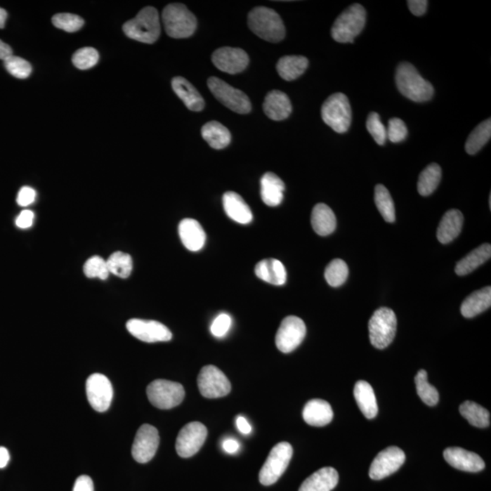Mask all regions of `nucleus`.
Wrapping results in <instances>:
<instances>
[{
	"label": "nucleus",
	"instance_id": "9",
	"mask_svg": "<svg viewBox=\"0 0 491 491\" xmlns=\"http://www.w3.org/2000/svg\"><path fill=\"white\" fill-rule=\"evenodd\" d=\"M147 395L154 407L160 410H171L183 401L185 390L180 383L157 379L148 386Z\"/></svg>",
	"mask_w": 491,
	"mask_h": 491
},
{
	"label": "nucleus",
	"instance_id": "15",
	"mask_svg": "<svg viewBox=\"0 0 491 491\" xmlns=\"http://www.w3.org/2000/svg\"><path fill=\"white\" fill-rule=\"evenodd\" d=\"M405 460V453L400 447H387L373 460L370 465L369 477L374 480H383L398 471Z\"/></svg>",
	"mask_w": 491,
	"mask_h": 491
},
{
	"label": "nucleus",
	"instance_id": "19",
	"mask_svg": "<svg viewBox=\"0 0 491 491\" xmlns=\"http://www.w3.org/2000/svg\"><path fill=\"white\" fill-rule=\"evenodd\" d=\"M445 460L452 467L467 472H480L485 468V462L478 454L468 452L461 447H447L444 450Z\"/></svg>",
	"mask_w": 491,
	"mask_h": 491
},
{
	"label": "nucleus",
	"instance_id": "12",
	"mask_svg": "<svg viewBox=\"0 0 491 491\" xmlns=\"http://www.w3.org/2000/svg\"><path fill=\"white\" fill-rule=\"evenodd\" d=\"M307 329L304 321L296 316L285 317L276 335L277 348L283 353L295 351L304 341Z\"/></svg>",
	"mask_w": 491,
	"mask_h": 491
},
{
	"label": "nucleus",
	"instance_id": "1",
	"mask_svg": "<svg viewBox=\"0 0 491 491\" xmlns=\"http://www.w3.org/2000/svg\"><path fill=\"white\" fill-rule=\"evenodd\" d=\"M396 83L400 93L410 100L425 102L433 97V86L419 75L412 64L403 63L398 65Z\"/></svg>",
	"mask_w": 491,
	"mask_h": 491
},
{
	"label": "nucleus",
	"instance_id": "52",
	"mask_svg": "<svg viewBox=\"0 0 491 491\" xmlns=\"http://www.w3.org/2000/svg\"><path fill=\"white\" fill-rule=\"evenodd\" d=\"M34 221V213L29 209H25L16 219V225L20 228H29L32 226Z\"/></svg>",
	"mask_w": 491,
	"mask_h": 491
},
{
	"label": "nucleus",
	"instance_id": "54",
	"mask_svg": "<svg viewBox=\"0 0 491 491\" xmlns=\"http://www.w3.org/2000/svg\"><path fill=\"white\" fill-rule=\"evenodd\" d=\"M237 427L240 432L244 435H249L251 433V426L244 417L240 416L237 418Z\"/></svg>",
	"mask_w": 491,
	"mask_h": 491
},
{
	"label": "nucleus",
	"instance_id": "3",
	"mask_svg": "<svg viewBox=\"0 0 491 491\" xmlns=\"http://www.w3.org/2000/svg\"><path fill=\"white\" fill-rule=\"evenodd\" d=\"M123 32L129 39L138 42L155 43L162 32L159 12L152 7L141 9L137 17L123 25Z\"/></svg>",
	"mask_w": 491,
	"mask_h": 491
},
{
	"label": "nucleus",
	"instance_id": "48",
	"mask_svg": "<svg viewBox=\"0 0 491 491\" xmlns=\"http://www.w3.org/2000/svg\"><path fill=\"white\" fill-rule=\"evenodd\" d=\"M231 324H233V320H231L230 315L226 313L219 314L211 324V332L212 335L217 336V338H222V336H226L227 333L230 332Z\"/></svg>",
	"mask_w": 491,
	"mask_h": 491
},
{
	"label": "nucleus",
	"instance_id": "36",
	"mask_svg": "<svg viewBox=\"0 0 491 491\" xmlns=\"http://www.w3.org/2000/svg\"><path fill=\"white\" fill-rule=\"evenodd\" d=\"M491 137L490 119L476 126L466 142V151L469 155H475L483 148Z\"/></svg>",
	"mask_w": 491,
	"mask_h": 491
},
{
	"label": "nucleus",
	"instance_id": "32",
	"mask_svg": "<svg viewBox=\"0 0 491 491\" xmlns=\"http://www.w3.org/2000/svg\"><path fill=\"white\" fill-rule=\"evenodd\" d=\"M491 257V246L489 243H485L478 248L472 250L469 254L458 262L455 268L457 275L466 276L480 266L489 261Z\"/></svg>",
	"mask_w": 491,
	"mask_h": 491
},
{
	"label": "nucleus",
	"instance_id": "57",
	"mask_svg": "<svg viewBox=\"0 0 491 491\" xmlns=\"http://www.w3.org/2000/svg\"><path fill=\"white\" fill-rule=\"evenodd\" d=\"M8 18V13L5 9L0 8V29H4L6 20Z\"/></svg>",
	"mask_w": 491,
	"mask_h": 491
},
{
	"label": "nucleus",
	"instance_id": "53",
	"mask_svg": "<svg viewBox=\"0 0 491 491\" xmlns=\"http://www.w3.org/2000/svg\"><path fill=\"white\" fill-rule=\"evenodd\" d=\"M222 447L227 453L234 454L240 450V443L234 438H227L222 444Z\"/></svg>",
	"mask_w": 491,
	"mask_h": 491
},
{
	"label": "nucleus",
	"instance_id": "21",
	"mask_svg": "<svg viewBox=\"0 0 491 491\" xmlns=\"http://www.w3.org/2000/svg\"><path fill=\"white\" fill-rule=\"evenodd\" d=\"M266 115L275 122L288 119L292 114V102L287 94L280 91H273L266 96L263 104Z\"/></svg>",
	"mask_w": 491,
	"mask_h": 491
},
{
	"label": "nucleus",
	"instance_id": "24",
	"mask_svg": "<svg viewBox=\"0 0 491 491\" xmlns=\"http://www.w3.org/2000/svg\"><path fill=\"white\" fill-rule=\"evenodd\" d=\"M171 85L173 91L184 102L188 110L196 111V112L203 110L205 101L195 86L190 81L182 77H175L172 79Z\"/></svg>",
	"mask_w": 491,
	"mask_h": 491
},
{
	"label": "nucleus",
	"instance_id": "30",
	"mask_svg": "<svg viewBox=\"0 0 491 491\" xmlns=\"http://www.w3.org/2000/svg\"><path fill=\"white\" fill-rule=\"evenodd\" d=\"M354 397L363 415L369 419H374L379 407L372 385L365 381H358L354 388Z\"/></svg>",
	"mask_w": 491,
	"mask_h": 491
},
{
	"label": "nucleus",
	"instance_id": "11",
	"mask_svg": "<svg viewBox=\"0 0 491 491\" xmlns=\"http://www.w3.org/2000/svg\"><path fill=\"white\" fill-rule=\"evenodd\" d=\"M200 394L207 398L227 396L231 391V384L226 375L217 367L209 365L202 367L197 377Z\"/></svg>",
	"mask_w": 491,
	"mask_h": 491
},
{
	"label": "nucleus",
	"instance_id": "37",
	"mask_svg": "<svg viewBox=\"0 0 491 491\" xmlns=\"http://www.w3.org/2000/svg\"><path fill=\"white\" fill-rule=\"evenodd\" d=\"M441 180V169L436 163L428 165L419 175L418 191L421 196L431 195L436 190Z\"/></svg>",
	"mask_w": 491,
	"mask_h": 491
},
{
	"label": "nucleus",
	"instance_id": "33",
	"mask_svg": "<svg viewBox=\"0 0 491 491\" xmlns=\"http://www.w3.org/2000/svg\"><path fill=\"white\" fill-rule=\"evenodd\" d=\"M308 60L302 55H285L277 64L280 76L287 81H292L302 75L308 69Z\"/></svg>",
	"mask_w": 491,
	"mask_h": 491
},
{
	"label": "nucleus",
	"instance_id": "34",
	"mask_svg": "<svg viewBox=\"0 0 491 491\" xmlns=\"http://www.w3.org/2000/svg\"><path fill=\"white\" fill-rule=\"evenodd\" d=\"M202 135L204 140L215 150H223L230 144L231 134L226 126L218 122L206 123L202 126Z\"/></svg>",
	"mask_w": 491,
	"mask_h": 491
},
{
	"label": "nucleus",
	"instance_id": "42",
	"mask_svg": "<svg viewBox=\"0 0 491 491\" xmlns=\"http://www.w3.org/2000/svg\"><path fill=\"white\" fill-rule=\"evenodd\" d=\"M84 274L89 279H100L106 280L110 276L109 268H107V261L100 256H93L86 261L83 267Z\"/></svg>",
	"mask_w": 491,
	"mask_h": 491
},
{
	"label": "nucleus",
	"instance_id": "13",
	"mask_svg": "<svg viewBox=\"0 0 491 491\" xmlns=\"http://www.w3.org/2000/svg\"><path fill=\"white\" fill-rule=\"evenodd\" d=\"M208 436V429L200 422H190L184 426L178 435L176 450L181 458H190L199 452Z\"/></svg>",
	"mask_w": 491,
	"mask_h": 491
},
{
	"label": "nucleus",
	"instance_id": "39",
	"mask_svg": "<svg viewBox=\"0 0 491 491\" xmlns=\"http://www.w3.org/2000/svg\"><path fill=\"white\" fill-rule=\"evenodd\" d=\"M375 203L378 211L381 212L383 218L388 223H393L395 217V206L390 191L383 185H377L375 188Z\"/></svg>",
	"mask_w": 491,
	"mask_h": 491
},
{
	"label": "nucleus",
	"instance_id": "26",
	"mask_svg": "<svg viewBox=\"0 0 491 491\" xmlns=\"http://www.w3.org/2000/svg\"><path fill=\"white\" fill-rule=\"evenodd\" d=\"M463 222H464V217L458 209H450L445 213L438 228V242L443 244L452 242L461 231Z\"/></svg>",
	"mask_w": 491,
	"mask_h": 491
},
{
	"label": "nucleus",
	"instance_id": "55",
	"mask_svg": "<svg viewBox=\"0 0 491 491\" xmlns=\"http://www.w3.org/2000/svg\"><path fill=\"white\" fill-rule=\"evenodd\" d=\"M13 54L12 49L8 44L0 40V60H5L6 58L11 57Z\"/></svg>",
	"mask_w": 491,
	"mask_h": 491
},
{
	"label": "nucleus",
	"instance_id": "50",
	"mask_svg": "<svg viewBox=\"0 0 491 491\" xmlns=\"http://www.w3.org/2000/svg\"><path fill=\"white\" fill-rule=\"evenodd\" d=\"M73 491H94L93 481L89 476H80L75 481Z\"/></svg>",
	"mask_w": 491,
	"mask_h": 491
},
{
	"label": "nucleus",
	"instance_id": "51",
	"mask_svg": "<svg viewBox=\"0 0 491 491\" xmlns=\"http://www.w3.org/2000/svg\"><path fill=\"white\" fill-rule=\"evenodd\" d=\"M407 6L413 15L421 17L427 11L428 1L426 0H410L407 1Z\"/></svg>",
	"mask_w": 491,
	"mask_h": 491
},
{
	"label": "nucleus",
	"instance_id": "38",
	"mask_svg": "<svg viewBox=\"0 0 491 491\" xmlns=\"http://www.w3.org/2000/svg\"><path fill=\"white\" fill-rule=\"evenodd\" d=\"M107 265L110 273L115 275L120 279H128L132 273L133 261L131 256L126 254L125 252H114L107 258Z\"/></svg>",
	"mask_w": 491,
	"mask_h": 491
},
{
	"label": "nucleus",
	"instance_id": "16",
	"mask_svg": "<svg viewBox=\"0 0 491 491\" xmlns=\"http://www.w3.org/2000/svg\"><path fill=\"white\" fill-rule=\"evenodd\" d=\"M126 329L133 336L147 343L169 341L172 333L164 324L155 320H129Z\"/></svg>",
	"mask_w": 491,
	"mask_h": 491
},
{
	"label": "nucleus",
	"instance_id": "23",
	"mask_svg": "<svg viewBox=\"0 0 491 491\" xmlns=\"http://www.w3.org/2000/svg\"><path fill=\"white\" fill-rule=\"evenodd\" d=\"M338 483V471L334 468L326 467L306 478L299 491H332Z\"/></svg>",
	"mask_w": 491,
	"mask_h": 491
},
{
	"label": "nucleus",
	"instance_id": "7",
	"mask_svg": "<svg viewBox=\"0 0 491 491\" xmlns=\"http://www.w3.org/2000/svg\"><path fill=\"white\" fill-rule=\"evenodd\" d=\"M323 122L336 133H345L351 124V107L347 96L335 93L327 98L321 107Z\"/></svg>",
	"mask_w": 491,
	"mask_h": 491
},
{
	"label": "nucleus",
	"instance_id": "2",
	"mask_svg": "<svg viewBox=\"0 0 491 491\" xmlns=\"http://www.w3.org/2000/svg\"><path fill=\"white\" fill-rule=\"evenodd\" d=\"M249 29L266 41L277 43L285 38L286 30L282 20L273 9L258 7L249 12Z\"/></svg>",
	"mask_w": 491,
	"mask_h": 491
},
{
	"label": "nucleus",
	"instance_id": "14",
	"mask_svg": "<svg viewBox=\"0 0 491 491\" xmlns=\"http://www.w3.org/2000/svg\"><path fill=\"white\" fill-rule=\"evenodd\" d=\"M86 397L96 412H105L110 409L113 398V388L106 376L95 373L86 382Z\"/></svg>",
	"mask_w": 491,
	"mask_h": 491
},
{
	"label": "nucleus",
	"instance_id": "25",
	"mask_svg": "<svg viewBox=\"0 0 491 491\" xmlns=\"http://www.w3.org/2000/svg\"><path fill=\"white\" fill-rule=\"evenodd\" d=\"M223 207L228 217L240 224H249L253 215L248 204L242 197L233 191H228L223 196Z\"/></svg>",
	"mask_w": 491,
	"mask_h": 491
},
{
	"label": "nucleus",
	"instance_id": "17",
	"mask_svg": "<svg viewBox=\"0 0 491 491\" xmlns=\"http://www.w3.org/2000/svg\"><path fill=\"white\" fill-rule=\"evenodd\" d=\"M159 445V431L150 424L142 425L132 445L133 459L138 463H147L154 458Z\"/></svg>",
	"mask_w": 491,
	"mask_h": 491
},
{
	"label": "nucleus",
	"instance_id": "40",
	"mask_svg": "<svg viewBox=\"0 0 491 491\" xmlns=\"http://www.w3.org/2000/svg\"><path fill=\"white\" fill-rule=\"evenodd\" d=\"M417 392L419 398L428 406L437 405L440 396L436 388L429 384L428 381V373L424 369H421L415 377Z\"/></svg>",
	"mask_w": 491,
	"mask_h": 491
},
{
	"label": "nucleus",
	"instance_id": "31",
	"mask_svg": "<svg viewBox=\"0 0 491 491\" xmlns=\"http://www.w3.org/2000/svg\"><path fill=\"white\" fill-rule=\"evenodd\" d=\"M491 306V288H486L477 290L469 295L467 299L463 301L460 311L463 317L467 319H471L483 313Z\"/></svg>",
	"mask_w": 491,
	"mask_h": 491
},
{
	"label": "nucleus",
	"instance_id": "6",
	"mask_svg": "<svg viewBox=\"0 0 491 491\" xmlns=\"http://www.w3.org/2000/svg\"><path fill=\"white\" fill-rule=\"evenodd\" d=\"M369 330L370 343L379 350L387 348L396 335V314L388 308H379L370 317Z\"/></svg>",
	"mask_w": 491,
	"mask_h": 491
},
{
	"label": "nucleus",
	"instance_id": "22",
	"mask_svg": "<svg viewBox=\"0 0 491 491\" xmlns=\"http://www.w3.org/2000/svg\"><path fill=\"white\" fill-rule=\"evenodd\" d=\"M302 415L307 424L313 427H324L332 421L333 410L327 401L315 398L306 404Z\"/></svg>",
	"mask_w": 491,
	"mask_h": 491
},
{
	"label": "nucleus",
	"instance_id": "29",
	"mask_svg": "<svg viewBox=\"0 0 491 491\" xmlns=\"http://www.w3.org/2000/svg\"><path fill=\"white\" fill-rule=\"evenodd\" d=\"M311 225L315 233L319 234L320 236H329L334 233L336 227L334 212L326 204H317L312 211Z\"/></svg>",
	"mask_w": 491,
	"mask_h": 491
},
{
	"label": "nucleus",
	"instance_id": "20",
	"mask_svg": "<svg viewBox=\"0 0 491 491\" xmlns=\"http://www.w3.org/2000/svg\"><path fill=\"white\" fill-rule=\"evenodd\" d=\"M178 234L183 245L190 251H199L205 245V231L196 219H183L178 225Z\"/></svg>",
	"mask_w": 491,
	"mask_h": 491
},
{
	"label": "nucleus",
	"instance_id": "45",
	"mask_svg": "<svg viewBox=\"0 0 491 491\" xmlns=\"http://www.w3.org/2000/svg\"><path fill=\"white\" fill-rule=\"evenodd\" d=\"M52 23L55 27L63 30L64 32L73 33L79 32L84 26V20L77 15L70 13H61L55 15L52 18Z\"/></svg>",
	"mask_w": 491,
	"mask_h": 491
},
{
	"label": "nucleus",
	"instance_id": "49",
	"mask_svg": "<svg viewBox=\"0 0 491 491\" xmlns=\"http://www.w3.org/2000/svg\"><path fill=\"white\" fill-rule=\"evenodd\" d=\"M35 199V190L30 187H23L18 192L17 202L21 207H27L32 205Z\"/></svg>",
	"mask_w": 491,
	"mask_h": 491
},
{
	"label": "nucleus",
	"instance_id": "41",
	"mask_svg": "<svg viewBox=\"0 0 491 491\" xmlns=\"http://www.w3.org/2000/svg\"><path fill=\"white\" fill-rule=\"evenodd\" d=\"M348 276V268L346 262L342 259H333L327 266L325 270V279L329 286L338 288L343 285Z\"/></svg>",
	"mask_w": 491,
	"mask_h": 491
},
{
	"label": "nucleus",
	"instance_id": "5",
	"mask_svg": "<svg viewBox=\"0 0 491 491\" xmlns=\"http://www.w3.org/2000/svg\"><path fill=\"white\" fill-rule=\"evenodd\" d=\"M366 24V11L360 4H353L336 18L332 30V38L339 43H352L362 32Z\"/></svg>",
	"mask_w": 491,
	"mask_h": 491
},
{
	"label": "nucleus",
	"instance_id": "10",
	"mask_svg": "<svg viewBox=\"0 0 491 491\" xmlns=\"http://www.w3.org/2000/svg\"><path fill=\"white\" fill-rule=\"evenodd\" d=\"M208 86L214 97L228 109L239 114H248L251 111V102L248 96L223 80L211 77L208 79Z\"/></svg>",
	"mask_w": 491,
	"mask_h": 491
},
{
	"label": "nucleus",
	"instance_id": "4",
	"mask_svg": "<svg viewBox=\"0 0 491 491\" xmlns=\"http://www.w3.org/2000/svg\"><path fill=\"white\" fill-rule=\"evenodd\" d=\"M162 22L166 33L173 39H187L197 29V18L186 6L174 3L163 9Z\"/></svg>",
	"mask_w": 491,
	"mask_h": 491
},
{
	"label": "nucleus",
	"instance_id": "28",
	"mask_svg": "<svg viewBox=\"0 0 491 491\" xmlns=\"http://www.w3.org/2000/svg\"><path fill=\"white\" fill-rule=\"evenodd\" d=\"M261 199L266 205L270 207L280 205L283 200L285 184L276 174L273 172L266 173L261 178Z\"/></svg>",
	"mask_w": 491,
	"mask_h": 491
},
{
	"label": "nucleus",
	"instance_id": "27",
	"mask_svg": "<svg viewBox=\"0 0 491 491\" xmlns=\"http://www.w3.org/2000/svg\"><path fill=\"white\" fill-rule=\"evenodd\" d=\"M255 273L258 279L275 286H282L286 283V268L277 259L266 258L259 261L256 265Z\"/></svg>",
	"mask_w": 491,
	"mask_h": 491
},
{
	"label": "nucleus",
	"instance_id": "46",
	"mask_svg": "<svg viewBox=\"0 0 491 491\" xmlns=\"http://www.w3.org/2000/svg\"><path fill=\"white\" fill-rule=\"evenodd\" d=\"M367 129L369 134L374 138L377 144L384 145L387 140V129L382 124L381 117L378 113L372 112L367 117Z\"/></svg>",
	"mask_w": 491,
	"mask_h": 491
},
{
	"label": "nucleus",
	"instance_id": "47",
	"mask_svg": "<svg viewBox=\"0 0 491 491\" xmlns=\"http://www.w3.org/2000/svg\"><path fill=\"white\" fill-rule=\"evenodd\" d=\"M407 136V129L405 123L400 119H391L388 122L387 129V138L393 143H400V142L405 140Z\"/></svg>",
	"mask_w": 491,
	"mask_h": 491
},
{
	"label": "nucleus",
	"instance_id": "8",
	"mask_svg": "<svg viewBox=\"0 0 491 491\" xmlns=\"http://www.w3.org/2000/svg\"><path fill=\"white\" fill-rule=\"evenodd\" d=\"M293 449L288 443H280L271 450L270 455L259 471V483L270 486L280 480L292 460Z\"/></svg>",
	"mask_w": 491,
	"mask_h": 491
},
{
	"label": "nucleus",
	"instance_id": "44",
	"mask_svg": "<svg viewBox=\"0 0 491 491\" xmlns=\"http://www.w3.org/2000/svg\"><path fill=\"white\" fill-rule=\"evenodd\" d=\"M4 65L8 72L11 74L15 78L27 79L29 78L32 72V67L29 61L25 60L20 57H16V55H12L11 57L6 58Z\"/></svg>",
	"mask_w": 491,
	"mask_h": 491
},
{
	"label": "nucleus",
	"instance_id": "35",
	"mask_svg": "<svg viewBox=\"0 0 491 491\" xmlns=\"http://www.w3.org/2000/svg\"><path fill=\"white\" fill-rule=\"evenodd\" d=\"M459 412L474 427L483 428L490 425V412L473 401L468 400L462 403Z\"/></svg>",
	"mask_w": 491,
	"mask_h": 491
},
{
	"label": "nucleus",
	"instance_id": "56",
	"mask_svg": "<svg viewBox=\"0 0 491 491\" xmlns=\"http://www.w3.org/2000/svg\"><path fill=\"white\" fill-rule=\"evenodd\" d=\"M11 459L8 450L4 447H0V469L5 468Z\"/></svg>",
	"mask_w": 491,
	"mask_h": 491
},
{
	"label": "nucleus",
	"instance_id": "43",
	"mask_svg": "<svg viewBox=\"0 0 491 491\" xmlns=\"http://www.w3.org/2000/svg\"><path fill=\"white\" fill-rule=\"evenodd\" d=\"M100 60L98 52L93 48H82L74 53L72 63L77 69L86 70L91 69Z\"/></svg>",
	"mask_w": 491,
	"mask_h": 491
},
{
	"label": "nucleus",
	"instance_id": "18",
	"mask_svg": "<svg viewBox=\"0 0 491 491\" xmlns=\"http://www.w3.org/2000/svg\"><path fill=\"white\" fill-rule=\"evenodd\" d=\"M212 63L218 70L234 75L246 70L249 58L242 48L224 47L213 53Z\"/></svg>",
	"mask_w": 491,
	"mask_h": 491
}]
</instances>
